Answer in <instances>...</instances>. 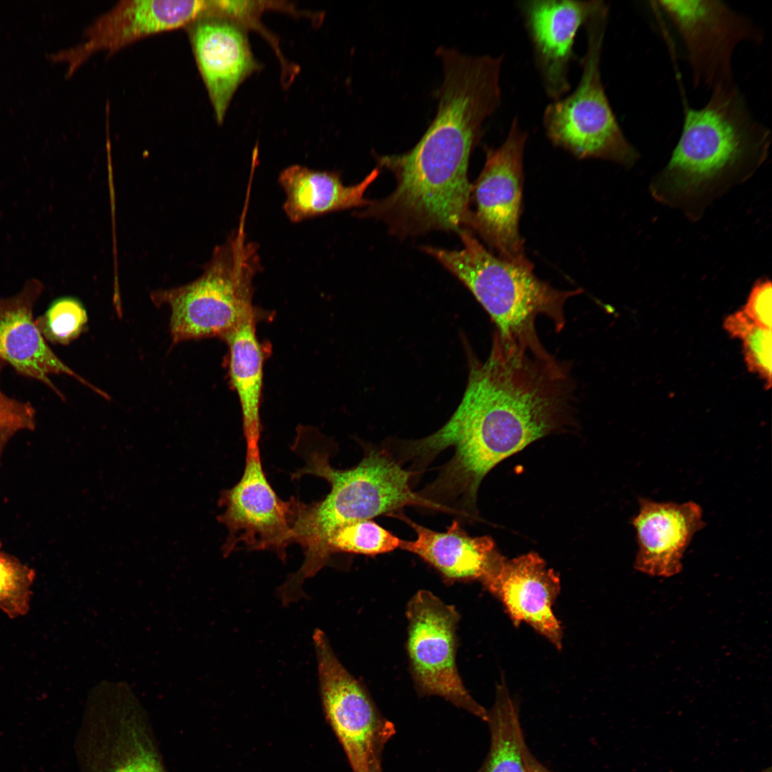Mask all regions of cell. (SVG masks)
<instances>
[{
	"instance_id": "8fae6325",
	"label": "cell",
	"mask_w": 772,
	"mask_h": 772,
	"mask_svg": "<svg viewBox=\"0 0 772 772\" xmlns=\"http://www.w3.org/2000/svg\"><path fill=\"white\" fill-rule=\"evenodd\" d=\"M223 512L217 516L227 535L222 547L224 555L239 548L272 550L282 560L286 549L294 543L293 500H282L268 481L259 450H246L240 480L224 490L218 500Z\"/></svg>"
},
{
	"instance_id": "8992f818",
	"label": "cell",
	"mask_w": 772,
	"mask_h": 772,
	"mask_svg": "<svg viewBox=\"0 0 772 772\" xmlns=\"http://www.w3.org/2000/svg\"><path fill=\"white\" fill-rule=\"evenodd\" d=\"M609 14L607 3L598 1L584 25L587 45L580 81L572 93L547 106L543 127L554 145L578 158L631 167L640 154L624 134L602 81L601 58Z\"/></svg>"
},
{
	"instance_id": "2e32d148",
	"label": "cell",
	"mask_w": 772,
	"mask_h": 772,
	"mask_svg": "<svg viewBox=\"0 0 772 772\" xmlns=\"http://www.w3.org/2000/svg\"><path fill=\"white\" fill-rule=\"evenodd\" d=\"M192 23L189 36L196 63L221 124L236 90L259 64L246 29L237 22L207 14Z\"/></svg>"
},
{
	"instance_id": "e0dca14e",
	"label": "cell",
	"mask_w": 772,
	"mask_h": 772,
	"mask_svg": "<svg viewBox=\"0 0 772 772\" xmlns=\"http://www.w3.org/2000/svg\"><path fill=\"white\" fill-rule=\"evenodd\" d=\"M638 503V513L632 520L638 545L635 568L653 576L676 575L693 535L705 525L701 507L693 501L660 503L645 498Z\"/></svg>"
},
{
	"instance_id": "44dd1931",
	"label": "cell",
	"mask_w": 772,
	"mask_h": 772,
	"mask_svg": "<svg viewBox=\"0 0 772 772\" xmlns=\"http://www.w3.org/2000/svg\"><path fill=\"white\" fill-rule=\"evenodd\" d=\"M490 748L477 772H527L526 743L519 708L504 681L496 687L495 698L488 710Z\"/></svg>"
},
{
	"instance_id": "6da1fadb",
	"label": "cell",
	"mask_w": 772,
	"mask_h": 772,
	"mask_svg": "<svg viewBox=\"0 0 772 772\" xmlns=\"http://www.w3.org/2000/svg\"><path fill=\"white\" fill-rule=\"evenodd\" d=\"M573 386L568 366L543 347L508 342L495 333L488 358L470 359L467 386L450 419L422 439L446 482L470 495L497 464L573 420Z\"/></svg>"
},
{
	"instance_id": "5b68a950",
	"label": "cell",
	"mask_w": 772,
	"mask_h": 772,
	"mask_svg": "<svg viewBox=\"0 0 772 772\" xmlns=\"http://www.w3.org/2000/svg\"><path fill=\"white\" fill-rule=\"evenodd\" d=\"M248 197L249 194L237 227L215 247L198 278L151 293L154 305L169 308L172 345L192 340L223 339L257 314L253 305L254 279L262 265L259 246L248 240L246 233Z\"/></svg>"
},
{
	"instance_id": "ffe728a7",
	"label": "cell",
	"mask_w": 772,
	"mask_h": 772,
	"mask_svg": "<svg viewBox=\"0 0 772 772\" xmlns=\"http://www.w3.org/2000/svg\"><path fill=\"white\" fill-rule=\"evenodd\" d=\"M256 315L222 339L228 349L229 382L239 402L247 450H259L262 432L260 407L266 354L257 335Z\"/></svg>"
},
{
	"instance_id": "7c38bea8",
	"label": "cell",
	"mask_w": 772,
	"mask_h": 772,
	"mask_svg": "<svg viewBox=\"0 0 772 772\" xmlns=\"http://www.w3.org/2000/svg\"><path fill=\"white\" fill-rule=\"evenodd\" d=\"M481 582L503 603L515 626L528 623L561 649L563 629L553 610L560 578L537 553L510 560L500 555Z\"/></svg>"
},
{
	"instance_id": "83f0119b",
	"label": "cell",
	"mask_w": 772,
	"mask_h": 772,
	"mask_svg": "<svg viewBox=\"0 0 772 772\" xmlns=\"http://www.w3.org/2000/svg\"><path fill=\"white\" fill-rule=\"evenodd\" d=\"M772 285L767 277L758 279L741 310L755 325L771 330Z\"/></svg>"
},
{
	"instance_id": "d6986e66",
	"label": "cell",
	"mask_w": 772,
	"mask_h": 772,
	"mask_svg": "<svg viewBox=\"0 0 772 772\" xmlns=\"http://www.w3.org/2000/svg\"><path fill=\"white\" fill-rule=\"evenodd\" d=\"M379 173L376 167L360 182L346 186L337 172L291 165L279 176L285 194L282 209L290 222L300 223L334 212L367 207L371 201L364 197L365 192Z\"/></svg>"
},
{
	"instance_id": "d4e9b609",
	"label": "cell",
	"mask_w": 772,
	"mask_h": 772,
	"mask_svg": "<svg viewBox=\"0 0 772 772\" xmlns=\"http://www.w3.org/2000/svg\"><path fill=\"white\" fill-rule=\"evenodd\" d=\"M34 571L0 548V609L11 618L26 615L30 608Z\"/></svg>"
},
{
	"instance_id": "ac0fdd59",
	"label": "cell",
	"mask_w": 772,
	"mask_h": 772,
	"mask_svg": "<svg viewBox=\"0 0 772 772\" xmlns=\"http://www.w3.org/2000/svg\"><path fill=\"white\" fill-rule=\"evenodd\" d=\"M416 533L413 540H401L400 548L419 556L448 580L481 581L500 555L493 539L472 537L455 520L445 531L425 528L401 511L392 515Z\"/></svg>"
},
{
	"instance_id": "4316f807",
	"label": "cell",
	"mask_w": 772,
	"mask_h": 772,
	"mask_svg": "<svg viewBox=\"0 0 772 772\" xmlns=\"http://www.w3.org/2000/svg\"><path fill=\"white\" fill-rule=\"evenodd\" d=\"M6 364L0 360V374ZM36 410L29 402L10 397L0 389V430H34Z\"/></svg>"
},
{
	"instance_id": "30bf717a",
	"label": "cell",
	"mask_w": 772,
	"mask_h": 772,
	"mask_svg": "<svg viewBox=\"0 0 772 772\" xmlns=\"http://www.w3.org/2000/svg\"><path fill=\"white\" fill-rule=\"evenodd\" d=\"M407 651L412 678L422 696H438L483 721L488 710L465 688L455 662V608L427 590L418 591L407 608Z\"/></svg>"
},
{
	"instance_id": "3957f363",
	"label": "cell",
	"mask_w": 772,
	"mask_h": 772,
	"mask_svg": "<svg viewBox=\"0 0 772 772\" xmlns=\"http://www.w3.org/2000/svg\"><path fill=\"white\" fill-rule=\"evenodd\" d=\"M335 446L313 427L297 428L292 449L305 465L292 475V479L305 475L319 477L327 480L330 490L311 503L293 497L294 543L300 545L305 555L302 566L287 580L295 590H301L303 582L330 561L327 541L337 529L382 515H392L405 506L441 511L412 490L415 473L401 465L383 446H364L361 461L343 470L330 464Z\"/></svg>"
},
{
	"instance_id": "277c9868",
	"label": "cell",
	"mask_w": 772,
	"mask_h": 772,
	"mask_svg": "<svg viewBox=\"0 0 772 772\" xmlns=\"http://www.w3.org/2000/svg\"><path fill=\"white\" fill-rule=\"evenodd\" d=\"M457 233L461 249L431 246L421 249L471 292L495 323L500 338L526 345L541 343L535 330L539 315L549 318L556 332L563 330L565 304L581 290H557L538 278L532 264H518L495 256L466 228Z\"/></svg>"
},
{
	"instance_id": "f1b7e54d",
	"label": "cell",
	"mask_w": 772,
	"mask_h": 772,
	"mask_svg": "<svg viewBox=\"0 0 772 772\" xmlns=\"http://www.w3.org/2000/svg\"><path fill=\"white\" fill-rule=\"evenodd\" d=\"M527 772H554L542 764L531 753L530 749L526 753Z\"/></svg>"
},
{
	"instance_id": "9a60e30c",
	"label": "cell",
	"mask_w": 772,
	"mask_h": 772,
	"mask_svg": "<svg viewBox=\"0 0 772 772\" xmlns=\"http://www.w3.org/2000/svg\"><path fill=\"white\" fill-rule=\"evenodd\" d=\"M44 289L41 281L32 278L19 293L0 298V360L17 374L41 382L63 401L64 396L49 378L51 375H69L109 400L107 393L65 364L39 331L33 312Z\"/></svg>"
},
{
	"instance_id": "7402d4cb",
	"label": "cell",
	"mask_w": 772,
	"mask_h": 772,
	"mask_svg": "<svg viewBox=\"0 0 772 772\" xmlns=\"http://www.w3.org/2000/svg\"><path fill=\"white\" fill-rule=\"evenodd\" d=\"M401 539L372 519L356 521L335 530L327 541L329 558L345 553L377 555L400 548Z\"/></svg>"
},
{
	"instance_id": "ba28073f",
	"label": "cell",
	"mask_w": 772,
	"mask_h": 772,
	"mask_svg": "<svg viewBox=\"0 0 772 772\" xmlns=\"http://www.w3.org/2000/svg\"><path fill=\"white\" fill-rule=\"evenodd\" d=\"M313 640L324 711L353 771L382 772L383 748L395 726L342 665L321 630L315 631Z\"/></svg>"
},
{
	"instance_id": "cb8c5ba5",
	"label": "cell",
	"mask_w": 772,
	"mask_h": 772,
	"mask_svg": "<svg viewBox=\"0 0 772 772\" xmlns=\"http://www.w3.org/2000/svg\"><path fill=\"white\" fill-rule=\"evenodd\" d=\"M726 330L733 337L743 342V353L751 372L757 373L771 386L772 335L771 330L755 325L741 310L728 316L724 323Z\"/></svg>"
},
{
	"instance_id": "52a82bcc",
	"label": "cell",
	"mask_w": 772,
	"mask_h": 772,
	"mask_svg": "<svg viewBox=\"0 0 772 772\" xmlns=\"http://www.w3.org/2000/svg\"><path fill=\"white\" fill-rule=\"evenodd\" d=\"M683 44L695 89L712 91L736 83L733 59L744 43L760 45L763 29L721 0L656 1Z\"/></svg>"
},
{
	"instance_id": "7a4b0ae2",
	"label": "cell",
	"mask_w": 772,
	"mask_h": 772,
	"mask_svg": "<svg viewBox=\"0 0 772 772\" xmlns=\"http://www.w3.org/2000/svg\"><path fill=\"white\" fill-rule=\"evenodd\" d=\"M709 93L703 107L686 109L678 141L649 186L655 201L693 221L751 177L771 144V129L753 113L736 83Z\"/></svg>"
},
{
	"instance_id": "5bb4252c",
	"label": "cell",
	"mask_w": 772,
	"mask_h": 772,
	"mask_svg": "<svg viewBox=\"0 0 772 772\" xmlns=\"http://www.w3.org/2000/svg\"><path fill=\"white\" fill-rule=\"evenodd\" d=\"M209 1L123 0L86 30L85 40L61 56L74 71L91 55L114 52L146 36L176 29L208 14Z\"/></svg>"
},
{
	"instance_id": "603a6c76",
	"label": "cell",
	"mask_w": 772,
	"mask_h": 772,
	"mask_svg": "<svg viewBox=\"0 0 772 772\" xmlns=\"http://www.w3.org/2000/svg\"><path fill=\"white\" fill-rule=\"evenodd\" d=\"M35 323L46 342L68 345L85 331L88 315L78 298L63 296L54 300Z\"/></svg>"
},
{
	"instance_id": "4dcf8cb0",
	"label": "cell",
	"mask_w": 772,
	"mask_h": 772,
	"mask_svg": "<svg viewBox=\"0 0 772 772\" xmlns=\"http://www.w3.org/2000/svg\"><path fill=\"white\" fill-rule=\"evenodd\" d=\"M760 772H772V771H771V767H768V768H764L763 770H762V771H760Z\"/></svg>"
},
{
	"instance_id": "484cf974",
	"label": "cell",
	"mask_w": 772,
	"mask_h": 772,
	"mask_svg": "<svg viewBox=\"0 0 772 772\" xmlns=\"http://www.w3.org/2000/svg\"><path fill=\"white\" fill-rule=\"evenodd\" d=\"M120 743L109 772H164L157 756L136 732H127Z\"/></svg>"
},
{
	"instance_id": "4fadbf2b",
	"label": "cell",
	"mask_w": 772,
	"mask_h": 772,
	"mask_svg": "<svg viewBox=\"0 0 772 772\" xmlns=\"http://www.w3.org/2000/svg\"><path fill=\"white\" fill-rule=\"evenodd\" d=\"M598 1L526 0L518 8L545 93L558 100L570 89L569 70L578 30Z\"/></svg>"
},
{
	"instance_id": "9c48e42d",
	"label": "cell",
	"mask_w": 772,
	"mask_h": 772,
	"mask_svg": "<svg viewBox=\"0 0 772 772\" xmlns=\"http://www.w3.org/2000/svg\"><path fill=\"white\" fill-rule=\"evenodd\" d=\"M528 137L515 117L503 142L497 148H485L484 167L471 187L475 209L470 212L466 225L500 257L523 265L532 264L525 256L518 227Z\"/></svg>"
},
{
	"instance_id": "f546056e",
	"label": "cell",
	"mask_w": 772,
	"mask_h": 772,
	"mask_svg": "<svg viewBox=\"0 0 772 772\" xmlns=\"http://www.w3.org/2000/svg\"><path fill=\"white\" fill-rule=\"evenodd\" d=\"M14 433V432L9 430H0V455L6 443Z\"/></svg>"
}]
</instances>
